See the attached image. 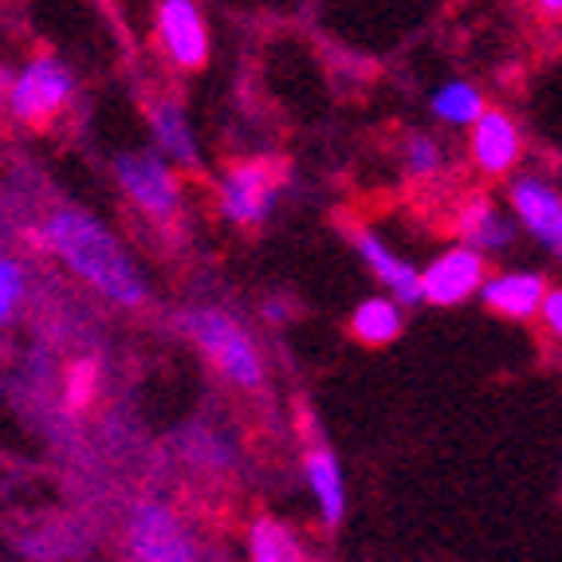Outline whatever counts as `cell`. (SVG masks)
<instances>
[{
    "instance_id": "9a60e30c",
    "label": "cell",
    "mask_w": 562,
    "mask_h": 562,
    "mask_svg": "<svg viewBox=\"0 0 562 562\" xmlns=\"http://www.w3.org/2000/svg\"><path fill=\"white\" fill-rule=\"evenodd\" d=\"M303 472H307V487L311 496L319 499L323 524L338 527L347 516V492H342V472H338L335 452L323 441L307 445V457H303Z\"/></svg>"
},
{
    "instance_id": "ffe728a7",
    "label": "cell",
    "mask_w": 562,
    "mask_h": 562,
    "mask_svg": "<svg viewBox=\"0 0 562 562\" xmlns=\"http://www.w3.org/2000/svg\"><path fill=\"white\" fill-rule=\"evenodd\" d=\"M94 390H99V366L91 358H79V362L67 366V385H64V402L71 413L87 409L94 402Z\"/></svg>"
},
{
    "instance_id": "44dd1931",
    "label": "cell",
    "mask_w": 562,
    "mask_h": 562,
    "mask_svg": "<svg viewBox=\"0 0 562 562\" xmlns=\"http://www.w3.org/2000/svg\"><path fill=\"white\" fill-rule=\"evenodd\" d=\"M20 295H24V272H20V263L0 260V323L12 319Z\"/></svg>"
},
{
    "instance_id": "9c48e42d",
    "label": "cell",
    "mask_w": 562,
    "mask_h": 562,
    "mask_svg": "<svg viewBox=\"0 0 562 562\" xmlns=\"http://www.w3.org/2000/svg\"><path fill=\"white\" fill-rule=\"evenodd\" d=\"M158 40L166 56L181 71H201L209 64V32L205 16L198 12L193 0H161L158 9Z\"/></svg>"
},
{
    "instance_id": "ac0fdd59",
    "label": "cell",
    "mask_w": 562,
    "mask_h": 562,
    "mask_svg": "<svg viewBox=\"0 0 562 562\" xmlns=\"http://www.w3.org/2000/svg\"><path fill=\"white\" fill-rule=\"evenodd\" d=\"M484 111H487L484 94H480L472 83H464V79L445 83L441 91L432 94V114H437L441 122H449V126H472Z\"/></svg>"
},
{
    "instance_id": "30bf717a",
    "label": "cell",
    "mask_w": 562,
    "mask_h": 562,
    "mask_svg": "<svg viewBox=\"0 0 562 562\" xmlns=\"http://www.w3.org/2000/svg\"><path fill=\"white\" fill-rule=\"evenodd\" d=\"M516 221L543 244L547 252L562 256V193L543 178H519L507 189Z\"/></svg>"
},
{
    "instance_id": "52a82bcc",
    "label": "cell",
    "mask_w": 562,
    "mask_h": 562,
    "mask_svg": "<svg viewBox=\"0 0 562 562\" xmlns=\"http://www.w3.org/2000/svg\"><path fill=\"white\" fill-rule=\"evenodd\" d=\"M280 189V166L276 161H240L221 181V213L233 225H260Z\"/></svg>"
},
{
    "instance_id": "5b68a950",
    "label": "cell",
    "mask_w": 562,
    "mask_h": 562,
    "mask_svg": "<svg viewBox=\"0 0 562 562\" xmlns=\"http://www.w3.org/2000/svg\"><path fill=\"white\" fill-rule=\"evenodd\" d=\"M126 559L131 562H198L181 519L158 499H146L126 516Z\"/></svg>"
},
{
    "instance_id": "d6986e66",
    "label": "cell",
    "mask_w": 562,
    "mask_h": 562,
    "mask_svg": "<svg viewBox=\"0 0 562 562\" xmlns=\"http://www.w3.org/2000/svg\"><path fill=\"white\" fill-rule=\"evenodd\" d=\"M402 161L413 178H437L445 166V150L441 142L429 138V134H409L402 146Z\"/></svg>"
},
{
    "instance_id": "ba28073f",
    "label": "cell",
    "mask_w": 562,
    "mask_h": 562,
    "mask_svg": "<svg viewBox=\"0 0 562 562\" xmlns=\"http://www.w3.org/2000/svg\"><path fill=\"white\" fill-rule=\"evenodd\" d=\"M472 166L484 178L499 181L524 161V134L507 111H484L472 122Z\"/></svg>"
},
{
    "instance_id": "7402d4cb",
    "label": "cell",
    "mask_w": 562,
    "mask_h": 562,
    "mask_svg": "<svg viewBox=\"0 0 562 562\" xmlns=\"http://www.w3.org/2000/svg\"><path fill=\"white\" fill-rule=\"evenodd\" d=\"M539 319H543L547 335L554 338L562 347V288H551L547 291V300H543V311H539Z\"/></svg>"
},
{
    "instance_id": "2e32d148",
    "label": "cell",
    "mask_w": 562,
    "mask_h": 562,
    "mask_svg": "<svg viewBox=\"0 0 562 562\" xmlns=\"http://www.w3.org/2000/svg\"><path fill=\"white\" fill-rule=\"evenodd\" d=\"M402 307L394 300H382V295L358 303L355 315H350V335L362 347H390V342L402 338Z\"/></svg>"
},
{
    "instance_id": "7c38bea8",
    "label": "cell",
    "mask_w": 562,
    "mask_h": 562,
    "mask_svg": "<svg viewBox=\"0 0 562 562\" xmlns=\"http://www.w3.org/2000/svg\"><path fill=\"white\" fill-rule=\"evenodd\" d=\"M452 228L460 233V244H469L476 252H504V248H512V240H516L512 221H507L484 193H476V198H469L457 209Z\"/></svg>"
},
{
    "instance_id": "8992f818",
    "label": "cell",
    "mask_w": 562,
    "mask_h": 562,
    "mask_svg": "<svg viewBox=\"0 0 562 562\" xmlns=\"http://www.w3.org/2000/svg\"><path fill=\"white\" fill-rule=\"evenodd\" d=\"M487 280V260L484 252L457 244L449 252H441L437 260L422 272V300L432 307H457V303L472 300Z\"/></svg>"
},
{
    "instance_id": "5bb4252c",
    "label": "cell",
    "mask_w": 562,
    "mask_h": 562,
    "mask_svg": "<svg viewBox=\"0 0 562 562\" xmlns=\"http://www.w3.org/2000/svg\"><path fill=\"white\" fill-rule=\"evenodd\" d=\"M146 114H150L158 150L166 154L169 161H178V166H189V169L198 166V142H193V131H189V119L178 99H173V94H154Z\"/></svg>"
},
{
    "instance_id": "4fadbf2b",
    "label": "cell",
    "mask_w": 562,
    "mask_h": 562,
    "mask_svg": "<svg viewBox=\"0 0 562 562\" xmlns=\"http://www.w3.org/2000/svg\"><path fill=\"white\" fill-rule=\"evenodd\" d=\"M350 236H355V248L362 252L366 268L394 291L397 303H422V272H417L413 263H405L402 256L390 252L370 228H355Z\"/></svg>"
},
{
    "instance_id": "e0dca14e",
    "label": "cell",
    "mask_w": 562,
    "mask_h": 562,
    "mask_svg": "<svg viewBox=\"0 0 562 562\" xmlns=\"http://www.w3.org/2000/svg\"><path fill=\"white\" fill-rule=\"evenodd\" d=\"M248 554H252V562H307L303 547L295 543V535L272 516L252 519V527H248Z\"/></svg>"
},
{
    "instance_id": "3957f363",
    "label": "cell",
    "mask_w": 562,
    "mask_h": 562,
    "mask_svg": "<svg viewBox=\"0 0 562 562\" xmlns=\"http://www.w3.org/2000/svg\"><path fill=\"white\" fill-rule=\"evenodd\" d=\"M76 94V79L56 56H36L9 87V106L32 131H47Z\"/></svg>"
},
{
    "instance_id": "277c9868",
    "label": "cell",
    "mask_w": 562,
    "mask_h": 562,
    "mask_svg": "<svg viewBox=\"0 0 562 562\" xmlns=\"http://www.w3.org/2000/svg\"><path fill=\"white\" fill-rule=\"evenodd\" d=\"M119 186L126 189V198L142 209V213L158 221V225H173L181 213V181L161 154H122L114 161Z\"/></svg>"
},
{
    "instance_id": "7a4b0ae2",
    "label": "cell",
    "mask_w": 562,
    "mask_h": 562,
    "mask_svg": "<svg viewBox=\"0 0 562 562\" xmlns=\"http://www.w3.org/2000/svg\"><path fill=\"white\" fill-rule=\"evenodd\" d=\"M181 327L189 330V338L201 347V355L216 366V374L228 378L240 390H256L263 382V362L260 350L225 311H189Z\"/></svg>"
},
{
    "instance_id": "603a6c76",
    "label": "cell",
    "mask_w": 562,
    "mask_h": 562,
    "mask_svg": "<svg viewBox=\"0 0 562 562\" xmlns=\"http://www.w3.org/2000/svg\"><path fill=\"white\" fill-rule=\"evenodd\" d=\"M531 9L547 20H562V0H531Z\"/></svg>"
},
{
    "instance_id": "8fae6325",
    "label": "cell",
    "mask_w": 562,
    "mask_h": 562,
    "mask_svg": "<svg viewBox=\"0 0 562 562\" xmlns=\"http://www.w3.org/2000/svg\"><path fill=\"white\" fill-rule=\"evenodd\" d=\"M547 280L539 272H504V276H487L484 288H480V300L487 311H496L504 319H539L547 300Z\"/></svg>"
},
{
    "instance_id": "6da1fadb",
    "label": "cell",
    "mask_w": 562,
    "mask_h": 562,
    "mask_svg": "<svg viewBox=\"0 0 562 562\" xmlns=\"http://www.w3.org/2000/svg\"><path fill=\"white\" fill-rule=\"evenodd\" d=\"M44 240L79 280H87L111 303H119V307H142L146 303V280H142V272L91 213L59 205L56 213L47 216Z\"/></svg>"
}]
</instances>
